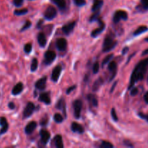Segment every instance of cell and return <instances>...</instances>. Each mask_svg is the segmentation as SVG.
<instances>
[{
    "label": "cell",
    "instance_id": "f35d334b",
    "mask_svg": "<svg viewBox=\"0 0 148 148\" xmlns=\"http://www.w3.org/2000/svg\"><path fill=\"white\" fill-rule=\"evenodd\" d=\"M141 4L144 10H148V0H141Z\"/></svg>",
    "mask_w": 148,
    "mask_h": 148
},
{
    "label": "cell",
    "instance_id": "ee69618b",
    "mask_svg": "<svg viewBox=\"0 0 148 148\" xmlns=\"http://www.w3.org/2000/svg\"><path fill=\"white\" fill-rule=\"evenodd\" d=\"M8 107L10 108V109H12V110L14 109V108H15V104H14L13 102L9 103Z\"/></svg>",
    "mask_w": 148,
    "mask_h": 148
},
{
    "label": "cell",
    "instance_id": "e575fe53",
    "mask_svg": "<svg viewBox=\"0 0 148 148\" xmlns=\"http://www.w3.org/2000/svg\"><path fill=\"white\" fill-rule=\"evenodd\" d=\"M30 26H31V23H30L29 20H27V21L25 22V23L24 25H23V27L21 28L20 31H25V30H26L27 29L30 28Z\"/></svg>",
    "mask_w": 148,
    "mask_h": 148
},
{
    "label": "cell",
    "instance_id": "60d3db41",
    "mask_svg": "<svg viewBox=\"0 0 148 148\" xmlns=\"http://www.w3.org/2000/svg\"><path fill=\"white\" fill-rule=\"evenodd\" d=\"M75 88H76V86H75V85H73V86L69 87V88H68L67 90H66V94H69L71 92H72V91H73L75 89Z\"/></svg>",
    "mask_w": 148,
    "mask_h": 148
},
{
    "label": "cell",
    "instance_id": "74e56055",
    "mask_svg": "<svg viewBox=\"0 0 148 148\" xmlns=\"http://www.w3.org/2000/svg\"><path fill=\"white\" fill-rule=\"evenodd\" d=\"M13 4L15 7H21L23 4V0H13Z\"/></svg>",
    "mask_w": 148,
    "mask_h": 148
},
{
    "label": "cell",
    "instance_id": "1f68e13d",
    "mask_svg": "<svg viewBox=\"0 0 148 148\" xmlns=\"http://www.w3.org/2000/svg\"><path fill=\"white\" fill-rule=\"evenodd\" d=\"M113 56H114V54H109V55H108V56H106L102 62V66H105L106 64L109 63L110 61H111V59L113 58Z\"/></svg>",
    "mask_w": 148,
    "mask_h": 148
},
{
    "label": "cell",
    "instance_id": "7bdbcfd3",
    "mask_svg": "<svg viewBox=\"0 0 148 148\" xmlns=\"http://www.w3.org/2000/svg\"><path fill=\"white\" fill-rule=\"evenodd\" d=\"M48 123V118H46V119H43L41 120V121H40V124H41V126H45Z\"/></svg>",
    "mask_w": 148,
    "mask_h": 148
},
{
    "label": "cell",
    "instance_id": "836d02e7",
    "mask_svg": "<svg viewBox=\"0 0 148 148\" xmlns=\"http://www.w3.org/2000/svg\"><path fill=\"white\" fill-rule=\"evenodd\" d=\"M24 51L27 53H30L32 51V45L30 43H26L24 46Z\"/></svg>",
    "mask_w": 148,
    "mask_h": 148
},
{
    "label": "cell",
    "instance_id": "7dc6e473",
    "mask_svg": "<svg viewBox=\"0 0 148 148\" xmlns=\"http://www.w3.org/2000/svg\"><path fill=\"white\" fill-rule=\"evenodd\" d=\"M43 20H40V21H39L38 23V24H37V28H40V27H41V25L43 24Z\"/></svg>",
    "mask_w": 148,
    "mask_h": 148
},
{
    "label": "cell",
    "instance_id": "603a6c76",
    "mask_svg": "<svg viewBox=\"0 0 148 148\" xmlns=\"http://www.w3.org/2000/svg\"><path fill=\"white\" fill-rule=\"evenodd\" d=\"M51 1L56 4L60 10H64L66 8V0H51Z\"/></svg>",
    "mask_w": 148,
    "mask_h": 148
},
{
    "label": "cell",
    "instance_id": "7c38bea8",
    "mask_svg": "<svg viewBox=\"0 0 148 148\" xmlns=\"http://www.w3.org/2000/svg\"><path fill=\"white\" fill-rule=\"evenodd\" d=\"M61 72H62V67L61 66L58 65V66H56L54 67V69L52 71L51 74V79L53 82H56L59 79V77H60Z\"/></svg>",
    "mask_w": 148,
    "mask_h": 148
},
{
    "label": "cell",
    "instance_id": "8d00e7d4",
    "mask_svg": "<svg viewBox=\"0 0 148 148\" xmlns=\"http://www.w3.org/2000/svg\"><path fill=\"white\" fill-rule=\"evenodd\" d=\"M111 116H112L113 120H114V121H118V116H117L116 113V110L114 108H113L112 109H111Z\"/></svg>",
    "mask_w": 148,
    "mask_h": 148
},
{
    "label": "cell",
    "instance_id": "f6af8a7d",
    "mask_svg": "<svg viewBox=\"0 0 148 148\" xmlns=\"http://www.w3.org/2000/svg\"><path fill=\"white\" fill-rule=\"evenodd\" d=\"M139 116H140L141 117V118L145 119L146 121H148V115H145V114H142V113H140V114H139Z\"/></svg>",
    "mask_w": 148,
    "mask_h": 148
},
{
    "label": "cell",
    "instance_id": "c3c4849f",
    "mask_svg": "<svg viewBox=\"0 0 148 148\" xmlns=\"http://www.w3.org/2000/svg\"><path fill=\"white\" fill-rule=\"evenodd\" d=\"M128 50H129V48L128 47H125V48H124V49H123V51H122V54H125V53H127V51H128Z\"/></svg>",
    "mask_w": 148,
    "mask_h": 148
},
{
    "label": "cell",
    "instance_id": "6da1fadb",
    "mask_svg": "<svg viewBox=\"0 0 148 148\" xmlns=\"http://www.w3.org/2000/svg\"><path fill=\"white\" fill-rule=\"evenodd\" d=\"M148 69V58L141 61L137 66H135L132 74L131 78H130V85H129V90L132 89L134 84L138 81L142 80L144 78L145 75Z\"/></svg>",
    "mask_w": 148,
    "mask_h": 148
},
{
    "label": "cell",
    "instance_id": "44dd1931",
    "mask_svg": "<svg viewBox=\"0 0 148 148\" xmlns=\"http://www.w3.org/2000/svg\"><path fill=\"white\" fill-rule=\"evenodd\" d=\"M38 43L39 46H40V47L43 48L46 46L47 40H46V36H45L43 33H40L38 35Z\"/></svg>",
    "mask_w": 148,
    "mask_h": 148
},
{
    "label": "cell",
    "instance_id": "ac0fdd59",
    "mask_svg": "<svg viewBox=\"0 0 148 148\" xmlns=\"http://www.w3.org/2000/svg\"><path fill=\"white\" fill-rule=\"evenodd\" d=\"M103 4V0H93V4H92V9H91L92 12H100Z\"/></svg>",
    "mask_w": 148,
    "mask_h": 148
},
{
    "label": "cell",
    "instance_id": "d4e9b609",
    "mask_svg": "<svg viewBox=\"0 0 148 148\" xmlns=\"http://www.w3.org/2000/svg\"><path fill=\"white\" fill-rule=\"evenodd\" d=\"M56 108L63 111L64 114L66 116V104H65V101L64 98H62V99H60L58 101L57 104L56 106Z\"/></svg>",
    "mask_w": 148,
    "mask_h": 148
},
{
    "label": "cell",
    "instance_id": "ab89813d",
    "mask_svg": "<svg viewBox=\"0 0 148 148\" xmlns=\"http://www.w3.org/2000/svg\"><path fill=\"white\" fill-rule=\"evenodd\" d=\"M130 90H131L130 94H131V95H132V96H135V95H137V93H138V89H137V88H132V89Z\"/></svg>",
    "mask_w": 148,
    "mask_h": 148
},
{
    "label": "cell",
    "instance_id": "681fc988",
    "mask_svg": "<svg viewBox=\"0 0 148 148\" xmlns=\"http://www.w3.org/2000/svg\"><path fill=\"white\" fill-rule=\"evenodd\" d=\"M116 84H117V81H116V82H115V83L114 84V85H113L112 88H111V92H112L113 91H114V89L116 88Z\"/></svg>",
    "mask_w": 148,
    "mask_h": 148
},
{
    "label": "cell",
    "instance_id": "52a82bcc",
    "mask_svg": "<svg viewBox=\"0 0 148 148\" xmlns=\"http://www.w3.org/2000/svg\"><path fill=\"white\" fill-rule=\"evenodd\" d=\"M56 54L53 51H47L44 54V63L45 64L49 65L56 59Z\"/></svg>",
    "mask_w": 148,
    "mask_h": 148
},
{
    "label": "cell",
    "instance_id": "b9f144b4",
    "mask_svg": "<svg viewBox=\"0 0 148 148\" xmlns=\"http://www.w3.org/2000/svg\"><path fill=\"white\" fill-rule=\"evenodd\" d=\"M124 145H125L126 146H127V147H134V146H133V145L132 144L131 142L128 141V140H124Z\"/></svg>",
    "mask_w": 148,
    "mask_h": 148
},
{
    "label": "cell",
    "instance_id": "9a60e30c",
    "mask_svg": "<svg viewBox=\"0 0 148 148\" xmlns=\"http://www.w3.org/2000/svg\"><path fill=\"white\" fill-rule=\"evenodd\" d=\"M0 126L1 127V130H0V134H3L7 132L9 129V124L6 118L0 117Z\"/></svg>",
    "mask_w": 148,
    "mask_h": 148
},
{
    "label": "cell",
    "instance_id": "cb8c5ba5",
    "mask_svg": "<svg viewBox=\"0 0 148 148\" xmlns=\"http://www.w3.org/2000/svg\"><path fill=\"white\" fill-rule=\"evenodd\" d=\"M88 100L90 102V103L94 107H98V101L97 97L95 95H92V94H88Z\"/></svg>",
    "mask_w": 148,
    "mask_h": 148
},
{
    "label": "cell",
    "instance_id": "ba28073f",
    "mask_svg": "<svg viewBox=\"0 0 148 148\" xmlns=\"http://www.w3.org/2000/svg\"><path fill=\"white\" fill-rule=\"evenodd\" d=\"M35 110V105L31 102L27 103V104L26 105L24 111H23V116H24L25 118H27V117H30V116L33 114V111Z\"/></svg>",
    "mask_w": 148,
    "mask_h": 148
},
{
    "label": "cell",
    "instance_id": "d6986e66",
    "mask_svg": "<svg viewBox=\"0 0 148 148\" xmlns=\"http://www.w3.org/2000/svg\"><path fill=\"white\" fill-rule=\"evenodd\" d=\"M23 84L22 82H18L15 86L13 88L12 90V94L13 95H20L23 90Z\"/></svg>",
    "mask_w": 148,
    "mask_h": 148
},
{
    "label": "cell",
    "instance_id": "8fae6325",
    "mask_svg": "<svg viewBox=\"0 0 148 148\" xmlns=\"http://www.w3.org/2000/svg\"><path fill=\"white\" fill-rule=\"evenodd\" d=\"M75 25H76V22L75 21H72L71 23H67L62 27V31L64 32L65 35H69L73 31Z\"/></svg>",
    "mask_w": 148,
    "mask_h": 148
},
{
    "label": "cell",
    "instance_id": "5b68a950",
    "mask_svg": "<svg viewBox=\"0 0 148 148\" xmlns=\"http://www.w3.org/2000/svg\"><path fill=\"white\" fill-rule=\"evenodd\" d=\"M74 115L76 119H79L81 116V111L82 108V103L80 100H75L73 102Z\"/></svg>",
    "mask_w": 148,
    "mask_h": 148
},
{
    "label": "cell",
    "instance_id": "3957f363",
    "mask_svg": "<svg viewBox=\"0 0 148 148\" xmlns=\"http://www.w3.org/2000/svg\"><path fill=\"white\" fill-rule=\"evenodd\" d=\"M128 19V14L124 10H118L115 12L113 17V21L114 23H118L121 20H127Z\"/></svg>",
    "mask_w": 148,
    "mask_h": 148
},
{
    "label": "cell",
    "instance_id": "816d5d0a",
    "mask_svg": "<svg viewBox=\"0 0 148 148\" xmlns=\"http://www.w3.org/2000/svg\"><path fill=\"white\" fill-rule=\"evenodd\" d=\"M145 40H146V41L148 42V38H145Z\"/></svg>",
    "mask_w": 148,
    "mask_h": 148
},
{
    "label": "cell",
    "instance_id": "d6a6232c",
    "mask_svg": "<svg viewBox=\"0 0 148 148\" xmlns=\"http://www.w3.org/2000/svg\"><path fill=\"white\" fill-rule=\"evenodd\" d=\"M73 1L77 7H82V6L85 5V4H86L85 0H73Z\"/></svg>",
    "mask_w": 148,
    "mask_h": 148
},
{
    "label": "cell",
    "instance_id": "4316f807",
    "mask_svg": "<svg viewBox=\"0 0 148 148\" xmlns=\"http://www.w3.org/2000/svg\"><path fill=\"white\" fill-rule=\"evenodd\" d=\"M103 81L102 78H99L98 79H97V80L94 82V85L93 86H92V90L93 91L98 90L100 88V87L103 85Z\"/></svg>",
    "mask_w": 148,
    "mask_h": 148
},
{
    "label": "cell",
    "instance_id": "f907efd6",
    "mask_svg": "<svg viewBox=\"0 0 148 148\" xmlns=\"http://www.w3.org/2000/svg\"><path fill=\"white\" fill-rule=\"evenodd\" d=\"M145 55H148V49H145V50L143 52V56H145Z\"/></svg>",
    "mask_w": 148,
    "mask_h": 148
},
{
    "label": "cell",
    "instance_id": "277c9868",
    "mask_svg": "<svg viewBox=\"0 0 148 148\" xmlns=\"http://www.w3.org/2000/svg\"><path fill=\"white\" fill-rule=\"evenodd\" d=\"M56 14H57V12H56V8L53 7V6H49L45 11L44 17L46 20H51L56 17Z\"/></svg>",
    "mask_w": 148,
    "mask_h": 148
},
{
    "label": "cell",
    "instance_id": "2e32d148",
    "mask_svg": "<svg viewBox=\"0 0 148 148\" xmlns=\"http://www.w3.org/2000/svg\"><path fill=\"white\" fill-rule=\"evenodd\" d=\"M36 127H37V123L36 121H30L26 125L25 128V132L27 134H30L34 132Z\"/></svg>",
    "mask_w": 148,
    "mask_h": 148
},
{
    "label": "cell",
    "instance_id": "83f0119b",
    "mask_svg": "<svg viewBox=\"0 0 148 148\" xmlns=\"http://www.w3.org/2000/svg\"><path fill=\"white\" fill-rule=\"evenodd\" d=\"M38 59L36 58H34L32 60L31 66H30V70L31 72H36V69L38 68Z\"/></svg>",
    "mask_w": 148,
    "mask_h": 148
},
{
    "label": "cell",
    "instance_id": "e0dca14e",
    "mask_svg": "<svg viewBox=\"0 0 148 148\" xmlns=\"http://www.w3.org/2000/svg\"><path fill=\"white\" fill-rule=\"evenodd\" d=\"M71 130L73 132H77L79 133V134H82L85 132L83 127L77 122L72 123V125H71Z\"/></svg>",
    "mask_w": 148,
    "mask_h": 148
},
{
    "label": "cell",
    "instance_id": "bcb514c9",
    "mask_svg": "<svg viewBox=\"0 0 148 148\" xmlns=\"http://www.w3.org/2000/svg\"><path fill=\"white\" fill-rule=\"evenodd\" d=\"M144 99H145V101L146 103L148 104V92H147L145 94Z\"/></svg>",
    "mask_w": 148,
    "mask_h": 148
},
{
    "label": "cell",
    "instance_id": "30bf717a",
    "mask_svg": "<svg viewBox=\"0 0 148 148\" xmlns=\"http://www.w3.org/2000/svg\"><path fill=\"white\" fill-rule=\"evenodd\" d=\"M56 46L58 50L60 51H63L66 50V47H67V41L65 38H59L56 40Z\"/></svg>",
    "mask_w": 148,
    "mask_h": 148
},
{
    "label": "cell",
    "instance_id": "4dcf8cb0",
    "mask_svg": "<svg viewBox=\"0 0 148 148\" xmlns=\"http://www.w3.org/2000/svg\"><path fill=\"white\" fill-rule=\"evenodd\" d=\"M100 147L101 148H113L114 147V145L111 144L109 142L106 141H103L101 143V145H100Z\"/></svg>",
    "mask_w": 148,
    "mask_h": 148
},
{
    "label": "cell",
    "instance_id": "ffe728a7",
    "mask_svg": "<svg viewBox=\"0 0 148 148\" xmlns=\"http://www.w3.org/2000/svg\"><path fill=\"white\" fill-rule=\"evenodd\" d=\"M39 101L41 102L44 103L46 105H49L51 104V98L49 97V92H43L39 95Z\"/></svg>",
    "mask_w": 148,
    "mask_h": 148
},
{
    "label": "cell",
    "instance_id": "f1b7e54d",
    "mask_svg": "<svg viewBox=\"0 0 148 148\" xmlns=\"http://www.w3.org/2000/svg\"><path fill=\"white\" fill-rule=\"evenodd\" d=\"M28 12V10L27 9H22V10H17L14 12V15L20 16V15H24L26 13Z\"/></svg>",
    "mask_w": 148,
    "mask_h": 148
},
{
    "label": "cell",
    "instance_id": "7a4b0ae2",
    "mask_svg": "<svg viewBox=\"0 0 148 148\" xmlns=\"http://www.w3.org/2000/svg\"><path fill=\"white\" fill-rule=\"evenodd\" d=\"M117 41L114 39V37L111 35H107L104 39L103 44V51L108 52L113 50L116 46Z\"/></svg>",
    "mask_w": 148,
    "mask_h": 148
},
{
    "label": "cell",
    "instance_id": "8992f818",
    "mask_svg": "<svg viewBox=\"0 0 148 148\" xmlns=\"http://www.w3.org/2000/svg\"><path fill=\"white\" fill-rule=\"evenodd\" d=\"M96 21H98V23H99V27L95 29V30H92V33H91V36H92V38H95V37H97L98 36H99V35L101 34V33H102L104 30H105L106 25H105V23H103V21H102V20L101 19V17H98V18L97 19Z\"/></svg>",
    "mask_w": 148,
    "mask_h": 148
},
{
    "label": "cell",
    "instance_id": "4fadbf2b",
    "mask_svg": "<svg viewBox=\"0 0 148 148\" xmlns=\"http://www.w3.org/2000/svg\"><path fill=\"white\" fill-rule=\"evenodd\" d=\"M40 142L43 143V145H46L47 143L49 142V139H50L51 134L47 130H41L40 132Z\"/></svg>",
    "mask_w": 148,
    "mask_h": 148
},
{
    "label": "cell",
    "instance_id": "9c48e42d",
    "mask_svg": "<svg viewBox=\"0 0 148 148\" xmlns=\"http://www.w3.org/2000/svg\"><path fill=\"white\" fill-rule=\"evenodd\" d=\"M108 69L109 70V72L111 73V76L110 77L109 81H112L113 79H114V77L116 75V72H117V64L116 62H110L108 63Z\"/></svg>",
    "mask_w": 148,
    "mask_h": 148
},
{
    "label": "cell",
    "instance_id": "f546056e",
    "mask_svg": "<svg viewBox=\"0 0 148 148\" xmlns=\"http://www.w3.org/2000/svg\"><path fill=\"white\" fill-rule=\"evenodd\" d=\"M53 119H54L55 122L58 123V124H60L64 121L63 116L60 114H55V115L53 116Z\"/></svg>",
    "mask_w": 148,
    "mask_h": 148
},
{
    "label": "cell",
    "instance_id": "484cf974",
    "mask_svg": "<svg viewBox=\"0 0 148 148\" xmlns=\"http://www.w3.org/2000/svg\"><path fill=\"white\" fill-rule=\"evenodd\" d=\"M147 30H148V27H147V26H145V25L140 26V27H139L138 28H137V30L134 32V36H139V35L142 34V33H145V32L147 31Z\"/></svg>",
    "mask_w": 148,
    "mask_h": 148
},
{
    "label": "cell",
    "instance_id": "7402d4cb",
    "mask_svg": "<svg viewBox=\"0 0 148 148\" xmlns=\"http://www.w3.org/2000/svg\"><path fill=\"white\" fill-rule=\"evenodd\" d=\"M53 143H54L55 146L58 148H63L64 144H63V140H62V137L59 134H57L53 138Z\"/></svg>",
    "mask_w": 148,
    "mask_h": 148
},
{
    "label": "cell",
    "instance_id": "d590c367",
    "mask_svg": "<svg viewBox=\"0 0 148 148\" xmlns=\"http://www.w3.org/2000/svg\"><path fill=\"white\" fill-rule=\"evenodd\" d=\"M99 63L98 62H95L93 65V67H92V72L94 74H97L99 72Z\"/></svg>",
    "mask_w": 148,
    "mask_h": 148
},
{
    "label": "cell",
    "instance_id": "5bb4252c",
    "mask_svg": "<svg viewBox=\"0 0 148 148\" xmlns=\"http://www.w3.org/2000/svg\"><path fill=\"white\" fill-rule=\"evenodd\" d=\"M46 80H47L46 77H43L38 79L35 84V87H36V89L39 90H43L46 87Z\"/></svg>",
    "mask_w": 148,
    "mask_h": 148
}]
</instances>
